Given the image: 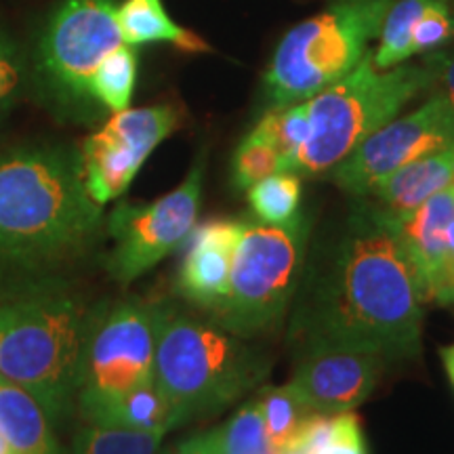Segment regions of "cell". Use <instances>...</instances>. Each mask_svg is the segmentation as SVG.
<instances>
[{
	"label": "cell",
	"mask_w": 454,
	"mask_h": 454,
	"mask_svg": "<svg viewBox=\"0 0 454 454\" xmlns=\"http://www.w3.org/2000/svg\"><path fill=\"white\" fill-rule=\"evenodd\" d=\"M0 431L13 454H64L53 417L24 387L0 374Z\"/></svg>",
	"instance_id": "e0dca14e"
},
{
	"label": "cell",
	"mask_w": 454,
	"mask_h": 454,
	"mask_svg": "<svg viewBox=\"0 0 454 454\" xmlns=\"http://www.w3.org/2000/svg\"><path fill=\"white\" fill-rule=\"evenodd\" d=\"M450 190H452V194H454V179L450 181Z\"/></svg>",
	"instance_id": "8d00e7d4"
},
{
	"label": "cell",
	"mask_w": 454,
	"mask_h": 454,
	"mask_svg": "<svg viewBox=\"0 0 454 454\" xmlns=\"http://www.w3.org/2000/svg\"><path fill=\"white\" fill-rule=\"evenodd\" d=\"M282 454H305V452L301 450V448H291V450H286V452H282Z\"/></svg>",
	"instance_id": "d590c367"
},
{
	"label": "cell",
	"mask_w": 454,
	"mask_h": 454,
	"mask_svg": "<svg viewBox=\"0 0 454 454\" xmlns=\"http://www.w3.org/2000/svg\"><path fill=\"white\" fill-rule=\"evenodd\" d=\"M265 374V360L242 337L217 322L160 308L154 381L184 423L230 406Z\"/></svg>",
	"instance_id": "277c9868"
},
{
	"label": "cell",
	"mask_w": 454,
	"mask_h": 454,
	"mask_svg": "<svg viewBox=\"0 0 454 454\" xmlns=\"http://www.w3.org/2000/svg\"><path fill=\"white\" fill-rule=\"evenodd\" d=\"M116 21L124 44L139 47L150 43L177 44L187 53H204L208 44L194 32L175 24L162 0H124L116 9Z\"/></svg>",
	"instance_id": "d6986e66"
},
{
	"label": "cell",
	"mask_w": 454,
	"mask_h": 454,
	"mask_svg": "<svg viewBox=\"0 0 454 454\" xmlns=\"http://www.w3.org/2000/svg\"><path fill=\"white\" fill-rule=\"evenodd\" d=\"M248 207L261 223L284 225L299 215L301 207V177L297 173L270 175L259 184L248 187Z\"/></svg>",
	"instance_id": "cb8c5ba5"
},
{
	"label": "cell",
	"mask_w": 454,
	"mask_h": 454,
	"mask_svg": "<svg viewBox=\"0 0 454 454\" xmlns=\"http://www.w3.org/2000/svg\"><path fill=\"white\" fill-rule=\"evenodd\" d=\"M257 129L276 147L282 162V170L293 173L301 150H303L305 141L309 137L308 101L284 107H271L257 122Z\"/></svg>",
	"instance_id": "d4e9b609"
},
{
	"label": "cell",
	"mask_w": 454,
	"mask_h": 454,
	"mask_svg": "<svg viewBox=\"0 0 454 454\" xmlns=\"http://www.w3.org/2000/svg\"><path fill=\"white\" fill-rule=\"evenodd\" d=\"M27 82V59L13 38L0 30V122L17 106Z\"/></svg>",
	"instance_id": "f546056e"
},
{
	"label": "cell",
	"mask_w": 454,
	"mask_h": 454,
	"mask_svg": "<svg viewBox=\"0 0 454 454\" xmlns=\"http://www.w3.org/2000/svg\"><path fill=\"white\" fill-rule=\"evenodd\" d=\"M454 145V110L442 93L406 116L374 130L364 144L326 175L351 196H371L374 185L404 164Z\"/></svg>",
	"instance_id": "8fae6325"
},
{
	"label": "cell",
	"mask_w": 454,
	"mask_h": 454,
	"mask_svg": "<svg viewBox=\"0 0 454 454\" xmlns=\"http://www.w3.org/2000/svg\"><path fill=\"white\" fill-rule=\"evenodd\" d=\"M87 419L98 425L137 431H164V434L184 423L168 397L156 385L154 377L107 400L106 404L87 414Z\"/></svg>",
	"instance_id": "ac0fdd59"
},
{
	"label": "cell",
	"mask_w": 454,
	"mask_h": 454,
	"mask_svg": "<svg viewBox=\"0 0 454 454\" xmlns=\"http://www.w3.org/2000/svg\"><path fill=\"white\" fill-rule=\"evenodd\" d=\"M173 106L116 112L98 133L84 139L81 168L84 187L99 207L121 198L152 152L179 127Z\"/></svg>",
	"instance_id": "7c38bea8"
},
{
	"label": "cell",
	"mask_w": 454,
	"mask_h": 454,
	"mask_svg": "<svg viewBox=\"0 0 454 454\" xmlns=\"http://www.w3.org/2000/svg\"><path fill=\"white\" fill-rule=\"evenodd\" d=\"M158 314L156 305L129 299L90 317L76 391L84 417L154 377Z\"/></svg>",
	"instance_id": "ba28073f"
},
{
	"label": "cell",
	"mask_w": 454,
	"mask_h": 454,
	"mask_svg": "<svg viewBox=\"0 0 454 454\" xmlns=\"http://www.w3.org/2000/svg\"><path fill=\"white\" fill-rule=\"evenodd\" d=\"M440 357H442V364L446 368L448 379H450L454 387V343L446 345V348H440Z\"/></svg>",
	"instance_id": "836d02e7"
},
{
	"label": "cell",
	"mask_w": 454,
	"mask_h": 454,
	"mask_svg": "<svg viewBox=\"0 0 454 454\" xmlns=\"http://www.w3.org/2000/svg\"><path fill=\"white\" fill-rule=\"evenodd\" d=\"M454 38V13L450 0H434L423 11L411 36V55H423L440 51Z\"/></svg>",
	"instance_id": "f1b7e54d"
},
{
	"label": "cell",
	"mask_w": 454,
	"mask_h": 454,
	"mask_svg": "<svg viewBox=\"0 0 454 454\" xmlns=\"http://www.w3.org/2000/svg\"><path fill=\"white\" fill-rule=\"evenodd\" d=\"M454 179V145L412 160L379 181L371 192L389 217H404Z\"/></svg>",
	"instance_id": "2e32d148"
},
{
	"label": "cell",
	"mask_w": 454,
	"mask_h": 454,
	"mask_svg": "<svg viewBox=\"0 0 454 454\" xmlns=\"http://www.w3.org/2000/svg\"><path fill=\"white\" fill-rule=\"evenodd\" d=\"M242 227V221L236 219L207 221L194 231L181 263L177 293L213 316L230 293L231 265Z\"/></svg>",
	"instance_id": "9a60e30c"
},
{
	"label": "cell",
	"mask_w": 454,
	"mask_h": 454,
	"mask_svg": "<svg viewBox=\"0 0 454 454\" xmlns=\"http://www.w3.org/2000/svg\"><path fill=\"white\" fill-rule=\"evenodd\" d=\"M164 431H137L90 423L76 434L74 454H158Z\"/></svg>",
	"instance_id": "484cf974"
},
{
	"label": "cell",
	"mask_w": 454,
	"mask_h": 454,
	"mask_svg": "<svg viewBox=\"0 0 454 454\" xmlns=\"http://www.w3.org/2000/svg\"><path fill=\"white\" fill-rule=\"evenodd\" d=\"M167 454H223L219 446V434L217 429L208 431V434H198L194 438L181 442L168 450Z\"/></svg>",
	"instance_id": "1f68e13d"
},
{
	"label": "cell",
	"mask_w": 454,
	"mask_h": 454,
	"mask_svg": "<svg viewBox=\"0 0 454 454\" xmlns=\"http://www.w3.org/2000/svg\"><path fill=\"white\" fill-rule=\"evenodd\" d=\"M257 402L261 414H263L268 438L276 450L286 452L297 446L311 411L301 402L291 385L263 387Z\"/></svg>",
	"instance_id": "7402d4cb"
},
{
	"label": "cell",
	"mask_w": 454,
	"mask_h": 454,
	"mask_svg": "<svg viewBox=\"0 0 454 454\" xmlns=\"http://www.w3.org/2000/svg\"><path fill=\"white\" fill-rule=\"evenodd\" d=\"M217 434L223 454H282L268 438L257 400L244 404Z\"/></svg>",
	"instance_id": "4316f807"
},
{
	"label": "cell",
	"mask_w": 454,
	"mask_h": 454,
	"mask_svg": "<svg viewBox=\"0 0 454 454\" xmlns=\"http://www.w3.org/2000/svg\"><path fill=\"white\" fill-rule=\"evenodd\" d=\"M204 158L200 156L181 185L150 204L121 202L107 217L114 248L107 271L130 284L167 257L190 236L198 221L202 196Z\"/></svg>",
	"instance_id": "9c48e42d"
},
{
	"label": "cell",
	"mask_w": 454,
	"mask_h": 454,
	"mask_svg": "<svg viewBox=\"0 0 454 454\" xmlns=\"http://www.w3.org/2000/svg\"><path fill=\"white\" fill-rule=\"evenodd\" d=\"M425 301L389 215L362 204L317 271L297 322L308 349L389 357L421 351Z\"/></svg>",
	"instance_id": "6da1fadb"
},
{
	"label": "cell",
	"mask_w": 454,
	"mask_h": 454,
	"mask_svg": "<svg viewBox=\"0 0 454 454\" xmlns=\"http://www.w3.org/2000/svg\"><path fill=\"white\" fill-rule=\"evenodd\" d=\"M0 454H13V450H11L7 440H4L3 431H0Z\"/></svg>",
	"instance_id": "e575fe53"
},
{
	"label": "cell",
	"mask_w": 454,
	"mask_h": 454,
	"mask_svg": "<svg viewBox=\"0 0 454 454\" xmlns=\"http://www.w3.org/2000/svg\"><path fill=\"white\" fill-rule=\"evenodd\" d=\"M282 162L276 147L254 127L251 133L240 141L231 158V179L238 190H248L261 179L280 173Z\"/></svg>",
	"instance_id": "83f0119b"
},
{
	"label": "cell",
	"mask_w": 454,
	"mask_h": 454,
	"mask_svg": "<svg viewBox=\"0 0 454 454\" xmlns=\"http://www.w3.org/2000/svg\"><path fill=\"white\" fill-rule=\"evenodd\" d=\"M434 0H395L385 15L379 47L372 51V64L389 70L411 59V36L417 20Z\"/></svg>",
	"instance_id": "603a6c76"
},
{
	"label": "cell",
	"mask_w": 454,
	"mask_h": 454,
	"mask_svg": "<svg viewBox=\"0 0 454 454\" xmlns=\"http://www.w3.org/2000/svg\"><path fill=\"white\" fill-rule=\"evenodd\" d=\"M411 259L425 303H434L454 265V194L450 185L404 217H389Z\"/></svg>",
	"instance_id": "5bb4252c"
},
{
	"label": "cell",
	"mask_w": 454,
	"mask_h": 454,
	"mask_svg": "<svg viewBox=\"0 0 454 454\" xmlns=\"http://www.w3.org/2000/svg\"><path fill=\"white\" fill-rule=\"evenodd\" d=\"M90 317L66 286L0 305V374L36 397L53 421L76 397Z\"/></svg>",
	"instance_id": "3957f363"
},
{
	"label": "cell",
	"mask_w": 454,
	"mask_h": 454,
	"mask_svg": "<svg viewBox=\"0 0 454 454\" xmlns=\"http://www.w3.org/2000/svg\"><path fill=\"white\" fill-rule=\"evenodd\" d=\"M308 240L309 221L301 213L284 225L244 223L215 322L242 339L280 325L303 274Z\"/></svg>",
	"instance_id": "52a82bcc"
},
{
	"label": "cell",
	"mask_w": 454,
	"mask_h": 454,
	"mask_svg": "<svg viewBox=\"0 0 454 454\" xmlns=\"http://www.w3.org/2000/svg\"><path fill=\"white\" fill-rule=\"evenodd\" d=\"M112 0H66L38 44L36 67L61 104L90 99L89 82L101 59L122 44Z\"/></svg>",
	"instance_id": "30bf717a"
},
{
	"label": "cell",
	"mask_w": 454,
	"mask_h": 454,
	"mask_svg": "<svg viewBox=\"0 0 454 454\" xmlns=\"http://www.w3.org/2000/svg\"><path fill=\"white\" fill-rule=\"evenodd\" d=\"M431 84L434 72L427 64L379 70L372 64V51H368L348 76L308 99L309 137L293 173L299 177H326Z\"/></svg>",
	"instance_id": "5b68a950"
},
{
	"label": "cell",
	"mask_w": 454,
	"mask_h": 454,
	"mask_svg": "<svg viewBox=\"0 0 454 454\" xmlns=\"http://www.w3.org/2000/svg\"><path fill=\"white\" fill-rule=\"evenodd\" d=\"M104 211L84 187L81 154L64 145L0 150V299L66 286L64 271L89 251Z\"/></svg>",
	"instance_id": "7a4b0ae2"
},
{
	"label": "cell",
	"mask_w": 454,
	"mask_h": 454,
	"mask_svg": "<svg viewBox=\"0 0 454 454\" xmlns=\"http://www.w3.org/2000/svg\"><path fill=\"white\" fill-rule=\"evenodd\" d=\"M434 303L442 305V308H454V265L448 271L444 282L440 284L438 293H435Z\"/></svg>",
	"instance_id": "d6a6232c"
},
{
	"label": "cell",
	"mask_w": 454,
	"mask_h": 454,
	"mask_svg": "<svg viewBox=\"0 0 454 454\" xmlns=\"http://www.w3.org/2000/svg\"><path fill=\"white\" fill-rule=\"evenodd\" d=\"M395 0H334L291 27L265 72L271 107L308 101L364 59Z\"/></svg>",
	"instance_id": "8992f818"
},
{
	"label": "cell",
	"mask_w": 454,
	"mask_h": 454,
	"mask_svg": "<svg viewBox=\"0 0 454 454\" xmlns=\"http://www.w3.org/2000/svg\"><path fill=\"white\" fill-rule=\"evenodd\" d=\"M305 454H368L357 414L311 412L297 446Z\"/></svg>",
	"instance_id": "ffe728a7"
},
{
	"label": "cell",
	"mask_w": 454,
	"mask_h": 454,
	"mask_svg": "<svg viewBox=\"0 0 454 454\" xmlns=\"http://www.w3.org/2000/svg\"><path fill=\"white\" fill-rule=\"evenodd\" d=\"M137 82V51L130 44H121L110 51L95 67L89 82L90 99H98L112 114L127 110Z\"/></svg>",
	"instance_id": "44dd1931"
},
{
	"label": "cell",
	"mask_w": 454,
	"mask_h": 454,
	"mask_svg": "<svg viewBox=\"0 0 454 454\" xmlns=\"http://www.w3.org/2000/svg\"><path fill=\"white\" fill-rule=\"evenodd\" d=\"M385 360L351 349H308L288 381L311 412H351L372 395Z\"/></svg>",
	"instance_id": "4fadbf2b"
},
{
	"label": "cell",
	"mask_w": 454,
	"mask_h": 454,
	"mask_svg": "<svg viewBox=\"0 0 454 454\" xmlns=\"http://www.w3.org/2000/svg\"><path fill=\"white\" fill-rule=\"evenodd\" d=\"M427 66L434 72V82H440V93L448 99V104L454 110V51L452 53H442V51H434L429 55Z\"/></svg>",
	"instance_id": "4dcf8cb0"
}]
</instances>
